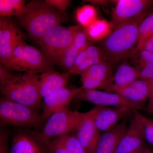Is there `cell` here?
<instances>
[{
    "label": "cell",
    "mask_w": 153,
    "mask_h": 153,
    "mask_svg": "<svg viewBox=\"0 0 153 153\" xmlns=\"http://www.w3.org/2000/svg\"><path fill=\"white\" fill-rule=\"evenodd\" d=\"M113 27L111 22L97 19L85 30L91 41H102L110 34Z\"/></svg>",
    "instance_id": "cell-23"
},
{
    "label": "cell",
    "mask_w": 153,
    "mask_h": 153,
    "mask_svg": "<svg viewBox=\"0 0 153 153\" xmlns=\"http://www.w3.org/2000/svg\"><path fill=\"white\" fill-rule=\"evenodd\" d=\"M142 50L153 52V35L145 41L140 49Z\"/></svg>",
    "instance_id": "cell-33"
},
{
    "label": "cell",
    "mask_w": 153,
    "mask_h": 153,
    "mask_svg": "<svg viewBox=\"0 0 153 153\" xmlns=\"http://www.w3.org/2000/svg\"><path fill=\"white\" fill-rule=\"evenodd\" d=\"M9 134L5 130L0 131V153H9Z\"/></svg>",
    "instance_id": "cell-31"
},
{
    "label": "cell",
    "mask_w": 153,
    "mask_h": 153,
    "mask_svg": "<svg viewBox=\"0 0 153 153\" xmlns=\"http://www.w3.org/2000/svg\"><path fill=\"white\" fill-rule=\"evenodd\" d=\"M139 54L138 65L136 67L139 79L149 80L153 78V52L142 50Z\"/></svg>",
    "instance_id": "cell-25"
},
{
    "label": "cell",
    "mask_w": 153,
    "mask_h": 153,
    "mask_svg": "<svg viewBox=\"0 0 153 153\" xmlns=\"http://www.w3.org/2000/svg\"><path fill=\"white\" fill-rule=\"evenodd\" d=\"M107 91L119 94L129 101L145 105L149 98V86L147 80L137 79L126 86L113 88Z\"/></svg>",
    "instance_id": "cell-17"
},
{
    "label": "cell",
    "mask_w": 153,
    "mask_h": 153,
    "mask_svg": "<svg viewBox=\"0 0 153 153\" xmlns=\"http://www.w3.org/2000/svg\"><path fill=\"white\" fill-rule=\"evenodd\" d=\"M24 41L23 34L15 23L8 17L0 19V61L6 66L14 49Z\"/></svg>",
    "instance_id": "cell-10"
},
{
    "label": "cell",
    "mask_w": 153,
    "mask_h": 153,
    "mask_svg": "<svg viewBox=\"0 0 153 153\" xmlns=\"http://www.w3.org/2000/svg\"><path fill=\"white\" fill-rule=\"evenodd\" d=\"M81 27L79 26L66 27L59 25L41 38L39 44L47 60L53 64L59 65Z\"/></svg>",
    "instance_id": "cell-6"
},
{
    "label": "cell",
    "mask_w": 153,
    "mask_h": 153,
    "mask_svg": "<svg viewBox=\"0 0 153 153\" xmlns=\"http://www.w3.org/2000/svg\"><path fill=\"white\" fill-rule=\"evenodd\" d=\"M153 35V13L147 16L140 24L138 29L137 45L134 52V56L137 54L145 41Z\"/></svg>",
    "instance_id": "cell-26"
},
{
    "label": "cell",
    "mask_w": 153,
    "mask_h": 153,
    "mask_svg": "<svg viewBox=\"0 0 153 153\" xmlns=\"http://www.w3.org/2000/svg\"><path fill=\"white\" fill-rule=\"evenodd\" d=\"M91 41L85 29L81 27L76 33L71 46L63 55L58 66L66 72H69L72 68L75 58L80 52L90 45Z\"/></svg>",
    "instance_id": "cell-19"
},
{
    "label": "cell",
    "mask_w": 153,
    "mask_h": 153,
    "mask_svg": "<svg viewBox=\"0 0 153 153\" xmlns=\"http://www.w3.org/2000/svg\"><path fill=\"white\" fill-rule=\"evenodd\" d=\"M39 74H14L0 63V88L3 97L38 109L42 99L38 89Z\"/></svg>",
    "instance_id": "cell-2"
},
{
    "label": "cell",
    "mask_w": 153,
    "mask_h": 153,
    "mask_svg": "<svg viewBox=\"0 0 153 153\" xmlns=\"http://www.w3.org/2000/svg\"><path fill=\"white\" fill-rule=\"evenodd\" d=\"M147 80L149 86V92L146 110L150 113L153 114V78Z\"/></svg>",
    "instance_id": "cell-32"
},
{
    "label": "cell",
    "mask_w": 153,
    "mask_h": 153,
    "mask_svg": "<svg viewBox=\"0 0 153 153\" xmlns=\"http://www.w3.org/2000/svg\"><path fill=\"white\" fill-rule=\"evenodd\" d=\"M135 153H153V151L150 150L145 149H142L138 151Z\"/></svg>",
    "instance_id": "cell-35"
},
{
    "label": "cell",
    "mask_w": 153,
    "mask_h": 153,
    "mask_svg": "<svg viewBox=\"0 0 153 153\" xmlns=\"http://www.w3.org/2000/svg\"><path fill=\"white\" fill-rule=\"evenodd\" d=\"M147 15V11L114 26L102 40L101 48L108 61L114 65L134 56L137 45L139 27Z\"/></svg>",
    "instance_id": "cell-1"
},
{
    "label": "cell",
    "mask_w": 153,
    "mask_h": 153,
    "mask_svg": "<svg viewBox=\"0 0 153 153\" xmlns=\"http://www.w3.org/2000/svg\"><path fill=\"white\" fill-rule=\"evenodd\" d=\"M82 87L75 88L66 87L60 88L48 94L43 98L42 116L46 120L54 113L62 108H67L72 100L80 90Z\"/></svg>",
    "instance_id": "cell-15"
},
{
    "label": "cell",
    "mask_w": 153,
    "mask_h": 153,
    "mask_svg": "<svg viewBox=\"0 0 153 153\" xmlns=\"http://www.w3.org/2000/svg\"><path fill=\"white\" fill-rule=\"evenodd\" d=\"M85 50L88 56L92 59L96 64L108 61L101 48L90 44L86 47Z\"/></svg>",
    "instance_id": "cell-29"
},
{
    "label": "cell",
    "mask_w": 153,
    "mask_h": 153,
    "mask_svg": "<svg viewBox=\"0 0 153 153\" xmlns=\"http://www.w3.org/2000/svg\"><path fill=\"white\" fill-rule=\"evenodd\" d=\"M53 153H87L75 134H67L51 141Z\"/></svg>",
    "instance_id": "cell-22"
},
{
    "label": "cell",
    "mask_w": 153,
    "mask_h": 153,
    "mask_svg": "<svg viewBox=\"0 0 153 153\" xmlns=\"http://www.w3.org/2000/svg\"><path fill=\"white\" fill-rule=\"evenodd\" d=\"M46 2L52 7L62 13L66 12L71 5L70 0H46Z\"/></svg>",
    "instance_id": "cell-30"
},
{
    "label": "cell",
    "mask_w": 153,
    "mask_h": 153,
    "mask_svg": "<svg viewBox=\"0 0 153 153\" xmlns=\"http://www.w3.org/2000/svg\"><path fill=\"white\" fill-rule=\"evenodd\" d=\"M111 13L114 27L122 22L147 12L153 3L152 0H118Z\"/></svg>",
    "instance_id": "cell-14"
},
{
    "label": "cell",
    "mask_w": 153,
    "mask_h": 153,
    "mask_svg": "<svg viewBox=\"0 0 153 153\" xmlns=\"http://www.w3.org/2000/svg\"><path fill=\"white\" fill-rule=\"evenodd\" d=\"M1 126L41 128L45 120L38 109L3 97L0 99Z\"/></svg>",
    "instance_id": "cell-5"
},
{
    "label": "cell",
    "mask_w": 153,
    "mask_h": 153,
    "mask_svg": "<svg viewBox=\"0 0 153 153\" xmlns=\"http://www.w3.org/2000/svg\"><path fill=\"white\" fill-rule=\"evenodd\" d=\"M74 98L80 101L91 102L99 106H126L134 110H146L145 105L129 101L115 92L82 89L76 94Z\"/></svg>",
    "instance_id": "cell-9"
},
{
    "label": "cell",
    "mask_w": 153,
    "mask_h": 153,
    "mask_svg": "<svg viewBox=\"0 0 153 153\" xmlns=\"http://www.w3.org/2000/svg\"><path fill=\"white\" fill-rule=\"evenodd\" d=\"M133 114L139 121L145 140L153 146V120L143 115L139 111L134 110Z\"/></svg>",
    "instance_id": "cell-28"
},
{
    "label": "cell",
    "mask_w": 153,
    "mask_h": 153,
    "mask_svg": "<svg viewBox=\"0 0 153 153\" xmlns=\"http://www.w3.org/2000/svg\"><path fill=\"white\" fill-rule=\"evenodd\" d=\"M9 153H53L51 141L41 132L20 129L13 135Z\"/></svg>",
    "instance_id": "cell-8"
},
{
    "label": "cell",
    "mask_w": 153,
    "mask_h": 153,
    "mask_svg": "<svg viewBox=\"0 0 153 153\" xmlns=\"http://www.w3.org/2000/svg\"><path fill=\"white\" fill-rule=\"evenodd\" d=\"M75 16L80 26L85 29L98 19L95 8L91 5L79 7L76 10Z\"/></svg>",
    "instance_id": "cell-27"
},
{
    "label": "cell",
    "mask_w": 153,
    "mask_h": 153,
    "mask_svg": "<svg viewBox=\"0 0 153 153\" xmlns=\"http://www.w3.org/2000/svg\"><path fill=\"white\" fill-rule=\"evenodd\" d=\"M137 79H139L138 72L136 67L128 63H122L112 75L109 85L105 89L107 91L113 88L124 87Z\"/></svg>",
    "instance_id": "cell-21"
},
{
    "label": "cell",
    "mask_w": 153,
    "mask_h": 153,
    "mask_svg": "<svg viewBox=\"0 0 153 153\" xmlns=\"http://www.w3.org/2000/svg\"><path fill=\"white\" fill-rule=\"evenodd\" d=\"M86 112L74 111L67 108L59 110L47 120L41 133L50 140L76 131Z\"/></svg>",
    "instance_id": "cell-7"
},
{
    "label": "cell",
    "mask_w": 153,
    "mask_h": 153,
    "mask_svg": "<svg viewBox=\"0 0 153 153\" xmlns=\"http://www.w3.org/2000/svg\"><path fill=\"white\" fill-rule=\"evenodd\" d=\"M95 108L86 112L75 131V136L87 153H94L101 133L94 121Z\"/></svg>",
    "instance_id": "cell-13"
},
{
    "label": "cell",
    "mask_w": 153,
    "mask_h": 153,
    "mask_svg": "<svg viewBox=\"0 0 153 153\" xmlns=\"http://www.w3.org/2000/svg\"><path fill=\"white\" fill-rule=\"evenodd\" d=\"M134 110L128 107H95L94 121L100 132L108 131L114 128L121 120L133 114Z\"/></svg>",
    "instance_id": "cell-12"
},
{
    "label": "cell",
    "mask_w": 153,
    "mask_h": 153,
    "mask_svg": "<svg viewBox=\"0 0 153 153\" xmlns=\"http://www.w3.org/2000/svg\"><path fill=\"white\" fill-rule=\"evenodd\" d=\"M83 1L84 2L90 3L99 6L105 5L108 2V1H104V0H88V1Z\"/></svg>",
    "instance_id": "cell-34"
},
{
    "label": "cell",
    "mask_w": 153,
    "mask_h": 153,
    "mask_svg": "<svg viewBox=\"0 0 153 153\" xmlns=\"http://www.w3.org/2000/svg\"><path fill=\"white\" fill-rule=\"evenodd\" d=\"M71 75L69 72L60 73L53 69L39 74L38 89L41 98L66 87Z\"/></svg>",
    "instance_id": "cell-18"
},
{
    "label": "cell",
    "mask_w": 153,
    "mask_h": 153,
    "mask_svg": "<svg viewBox=\"0 0 153 153\" xmlns=\"http://www.w3.org/2000/svg\"><path fill=\"white\" fill-rule=\"evenodd\" d=\"M126 119L102 134L94 153H115L120 141L127 128Z\"/></svg>",
    "instance_id": "cell-20"
},
{
    "label": "cell",
    "mask_w": 153,
    "mask_h": 153,
    "mask_svg": "<svg viewBox=\"0 0 153 153\" xmlns=\"http://www.w3.org/2000/svg\"><path fill=\"white\" fill-rule=\"evenodd\" d=\"M53 65L42 52L22 41L15 47L5 66L11 71L40 74L53 69Z\"/></svg>",
    "instance_id": "cell-4"
},
{
    "label": "cell",
    "mask_w": 153,
    "mask_h": 153,
    "mask_svg": "<svg viewBox=\"0 0 153 153\" xmlns=\"http://www.w3.org/2000/svg\"><path fill=\"white\" fill-rule=\"evenodd\" d=\"M114 65L108 61L91 66L80 75L81 87L87 90L105 89L110 82Z\"/></svg>",
    "instance_id": "cell-11"
},
{
    "label": "cell",
    "mask_w": 153,
    "mask_h": 153,
    "mask_svg": "<svg viewBox=\"0 0 153 153\" xmlns=\"http://www.w3.org/2000/svg\"><path fill=\"white\" fill-rule=\"evenodd\" d=\"M27 8L25 15L19 18V23L30 38L38 43L52 29L60 25L59 14L46 1H31Z\"/></svg>",
    "instance_id": "cell-3"
},
{
    "label": "cell",
    "mask_w": 153,
    "mask_h": 153,
    "mask_svg": "<svg viewBox=\"0 0 153 153\" xmlns=\"http://www.w3.org/2000/svg\"><path fill=\"white\" fill-rule=\"evenodd\" d=\"M145 140L139 121L133 114L130 123L119 143L115 153H136L143 149Z\"/></svg>",
    "instance_id": "cell-16"
},
{
    "label": "cell",
    "mask_w": 153,
    "mask_h": 153,
    "mask_svg": "<svg viewBox=\"0 0 153 153\" xmlns=\"http://www.w3.org/2000/svg\"><path fill=\"white\" fill-rule=\"evenodd\" d=\"M27 4L23 0H0V16L20 18L27 11Z\"/></svg>",
    "instance_id": "cell-24"
}]
</instances>
